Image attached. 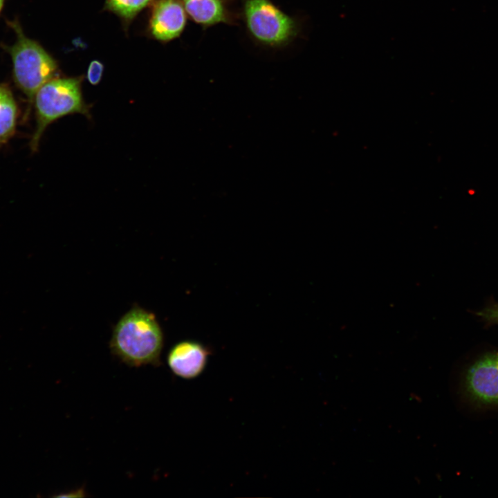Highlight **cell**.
Segmentation results:
<instances>
[{
	"mask_svg": "<svg viewBox=\"0 0 498 498\" xmlns=\"http://www.w3.org/2000/svg\"><path fill=\"white\" fill-rule=\"evenodd\" d=\"M71 492H73V493H71V492H70L65 495H59L57 497H84L85 496V495H84L85 492L84 490V488H80V489L76 490L75 491H71Z\"/></svg>",
	"mask_w": 498,
	"mask_h": 498,
	"instance_id": "13",
	"label": "cell"
},
{
	"mask_svg": "<svg viewBox=\"0 0 498 498\" xmlns=\"http://www.w3.org/2000/svg\"><path fill=\"white\" fill-rule=\"evenodd\" d=\"M154 0H105L104 10L120 18L123 28L127 30L129 25L145 8Z\"/></svg>",
	"mask_w": 498,
	"mask_h": 498,
	"instance_id": "10",
	"label": "cell"
},
{
	"mask_svg": "<svg viewBox=\"0 0 498 498\" xmlns=\"http://www.w3.org/2000/svg\"><path fill=\"white\" fill-rule=\"evenodd\" d=\"M187 24V12L180 0H154L147 26L148 35L166 43L181 36Z\"/></svg>",
	"mask_w": 498,
	"mask_h": 498,
	"instance_id": "6",
	"label": "cell"
},
{
	"mask_svg": "<svg viewBox=\"0 0 498 498\" xmlns=\"http://www.w3.org/2000/svg\"><path fill=\"white\" fill-rule=\"evenodd\" d=\"M181 1L190 17L204 28L233 21L225 0Z\"/></svg>",
	"mask_w": 498,
	"mask_h": 498,
	"instance_id": "8",
	"label": "cell"
},
{
	"mask_svg": "<svg viewBox=\"0 0 498 498\" xmlns=\"http://www.w3.org/2000/svg\"><path fill=\"white\" fill-rule=\"evenodd\" d=\"M242 12L250 36L265 46H284L295 39L300 30L299 22L271 0H243Z\"/></svg>",
	"mask_w": 498,
	"mask_h": 498,
	"instance_id": "4",
	"label": "cell"
},
{
	"mask_svg": "<svg viewBox=\"0 0 498 498\" xmlns=\"http://www.w3.org/2000/svg\"><path fill=\"white\" fill-rule=\"evenodd\" d=\"M104 66L99 60L91 61L88 66L86 77L89 82L93 86L100 84L102 80Z\"/></svg>",
	"mask_w": 498,
	"mask_h": 498,
	"instance_id": "11",
	"label": "cell"
},
{
	"mask_svg": "<svg viewBox=\"0 0 498 498\" xmlns=\"http://www.w3.org/2000/svg\"><path fill=\"white\" fill-rule=\"evenodd\" d=\"M464 389L468 397L481 405H498V351L487 353L467 369Z\"/></svg>",
	"mask_w": 498,
	"mask_h": 498,
	"instance_id": "5",
	"label": "cell"
},
{
	"mask_svg": "<svg viewBox=\"0 0 498 498\" xmlns=\"http://www.w3.org/2000/svg\"><path fill=\"white\" fill-rule=\"evenodd\" d=\"M18 117L17 104L9 87L0 84V144L14 135Z\"/></svg>",
	"mask_w": 498,
	"mask_h": 498,
	"instance_id": "9",
	"label": "cell"
},
{
	"mask_svg": "<svg viewBox=\"0 0 498 498\" xmlns=\"http://www.w3.org/2000/svg\"><path fill=\"white\" fill-rule=\"evenodd\" d=\"M164 335L156 316L134 304L113 328L111 353L131 367L161 365Z\"/></svg>",
	"mask_w": 498,
	"mask_h": 498,
	"instance_id": "1",
	"label": "cell"
},
{
	"mask_svg": "<svg viewBox=\"0 0 498 498\" xmlns=\"http://www.w3.org/2000/svg\"><path fill=\"white\" fill-rule=\"evenodd\" d=\"M477 314L488 323L498 324V304L486 308Z\"/></svg>",
	"mask_w": 498,
	"mask_h": 498,
	"instance_id": "12",
	"label": "cell"
},
{
	"mask_svg": "<svg viewBox=\"0 0 498 498\" xmlns=\"http://www.w3.org/2000/svg\"><path fill=\"white\" fill-rule=\"evenodd\" d=\"M3 2H4V0H0V12H1V9H2L3 6Z\"/></svg>",
	"mask_w": 498,
	"mask_h": 498,
	"instance_id": "14",
	"label": "cell"
},
{
	"mask_svg": "<svg viewBox=\"0 0 498 498\" xmlns=\"http://www.w3.org/2000/svg\"><path fill=\"white\" fill-rule=\"evenodd\" d=\"M210 354L209 348L193 340H183L174 344L167 355V363L176 376L191 380L205 370Z\"/></svg>",
	"mask_w": 498,
	"mask_h": 498,
	"instance_id": "7",
	"label": "cell"
},
{
	"mask_svg": "<svg viewBox=\"0 0 498 498\" xmlns=\"http://www.w3.org/2000/svg\"><path fill=\"white\" fill-rule=\"evenodd\" d=\"M84 77H56L37 91L33 99L36 128L30 142L33 151L37 149L43 133L55 120L74 113L91 118L90 106L85 102L82 92Z\"/></svg>",
	"mask_w": 498,
	"mask_h": 498,
	"instance_id": "2",
	"label": "cell"
},
{
	"mask_svg": "<svg viewBox=\"0 0 498 498\" xmlns=\"http://www.w3.org/2000/svg\"><path fill=\"white\" fill-rule=\"evenodd\" d=\"M17 41L9 48L13 64L14 80L29 101L37 91L58 73L57 61L37 42L26 37L21 27L12 22Z\"/></svg>",
	"mask_w": 498,
	"mask_h": 498,
	"instance_id": "3",
	"label": "cell"
}]
</instances>
